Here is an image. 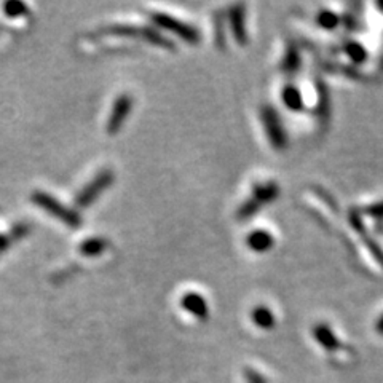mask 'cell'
<instances>
[{
	"instance_id": "6da1fadb",
	"label": "cell",
	"mask_w": 383,
	"mask_h": 383,
	"mask_svg": "<svg viewBox=\"0 0 383 383\" xmlns=\"http://www.w3.org/2000/svg\"><path fill=\"white\" fill-rule=\"evenodd\" d=\"M154 19L156 21V23H158V26H161V28L172 31L174 34L181 35L184 40L190 42V43L198 42V32L193 28H190V26L181 23V21H177L174 18H171V16H166V15H155Z\"/></svg>"
},
{
	"instance_id": "7a4b0ae2",
	"label": "cell",
	"mask_w": 383,
	"mask_h": 383,
	"mask_svg": "<svg viewBox=\"0 0 383 383\" xmlns=\"http://www.w3.org/2000/svg\"><path fill=\"white\" fill-rule=\"evenodd\" d=\"M262 118H263V123H266L267 133H268L272 144L275 145V147H284L286 134L283 131L282 123H279L277 112H275L273 109H266L262 114Z\"/></svg>"
},
{
	"instance_id": "3957f363",
	"label": "cell",
	"mask_w": 383,
	"mask_h": 383,
	"mask_svg": "<svg viewBox=\"0 0 383 383\" xmlns=\"http://www.w3.org/2000/svg\"><path fill=\"white\" fill-rule=\"evenodd\" d=\"M111 182H112V172L111 171L101 172V174L96 176L95 179L85 187V190L82 192V195H80L79 202L82 203L83 206H86V204L98 198L99 193L111 186Z\"/></svg>"
},
{
	"instance_id": "277c9868",
	"label": "cell",
	"mask_w": 383,
	"mask_h": 383,
	"mask_svg": "<svg viewBox=\"0 0 383 383\" xmlns=\"http://www.w3.org/2000/svg\"><path fill=\"white\" fill-rule=\"evenodd\" d=\"M131 106H133V102L129 96H122V98L117 99L114 109H112V112H111L109 123H107L109 133L118 131V128L122 127V123L127 120L129 111H131Z\"/></svg>"
},
{
	"instance_id": "5b68a950",
	"label": "cell",
	"mask_w": 383,
	"mask_h": 383,
	"mask_svg": "<svg viewBox=\"0 0 383 383\" xmlns=\"http://www.w3.org/2000/svg\"><path fill=\"white\" fill-rule=\"evenodd\" d=\"M182 305L187 311H190L192 315H195L198 318H203L208 315V305L206 300H204L202 295H198L197 293H190L187 294L184 299H182Z\"/></svg>"
},
{
	"instance_id": "8992f818",
	"label": "cell",
	"mask_w": 383,
	"mask_h": 383,
	"mask_svg": "<svg viewBox=\"0 0 383 383\" xmlns=\"http://www.w3.org/2000/svg\"><path fill=\"white\" fill-rule=\"evenodd\" d=\"M247 245H250L252 251L263 252L273 245V238L272 235L267 234V231L257 230V231H252V234L247 236Z\"/></svg>"
},
{
	"instance_id": "52a82bcc",
	"label": "cell",
	"mask_w": 383,
	"mask_h": 383,
	"mask_svg": "<svg viewBox=\"0 0 383 383\" xmlns=\"http://www.w3.org/2000/svg\"><path fill=\"white\" fill-rule=\"evenodd\" d=\"M283 99H284V104L288 106L289 109L293 111L300 109L302 98L298 88H294V86H286V90L283 91Z\"/></svg>"
},
{
	"instance_id": "ba28073f",
	"label": "cell",
	"mask_w": 383,
	"mask_h": 383,
	"mask_svg": "<svg viewBox=\"0 0 383 383\" xmlns=\"http://www.w3.org/2000/svg\"><path fill=\"white\" fill-rule=\"evenodd\" d=\"M252 320H254V323L257 326L261 327H272L273 323H275V318L272 315V311L263 309V307H259V309L254 310V313H252Z\"/></svg>"
},
{
	"instance_id": "9c48e42d",
	"label": "cell",
	"mask_w": 383,
	"mask_h": 383,
	"mask_svg": "<svg viewBox=\"0 0 383 383\" xmlns=\"http://www.w3.org/2000/svg\"><path fill=\"white\" fill-rule=\"evenodd\" d=\"M106 246H107V241L95 238V240L86 241L85 245L82 246V251L86 252V254H90V256H96V254H99V252L104 251Z\"/></svg>"
},
{
	"instance_id": "30bf717a",
	"label": "cell",
	"mask_w": 383,
	"mask_h": 383,
	"mask_svg": "<svg viewBox=\"0 0 383 383\" xmlns=\"http://www.w3.org/2000/svg\"><path fill=\"white\" fill-rule=\"evenodd\" d=\"M299 61H298V53H295L294 48H291L288 51V59L284 61V69L286 71H294V69H298Z\"/></svg>"
},
{
	"instance_id": "8fae6325",
	"label": "cell",
	"mask_w": 383,
	"mask_h": 383,
	"mask_svg": "<svg viewBox=\"0 0 383 383\" xmlns=\"http://www.w3.org/2000/svg\"><path fill=\"white\" fill-rule=\"evenodd\" d=\"M320 23L325 26V28H334V23H336V19H334L332 15H321L320 16Z\"/></svg>"
},
{
	"instance_id": "7c38bea8",
	"label": "cell",
	"mask_w": 383,
	"mask_h": 383,
	"mask_svg": "<svg viewBox=\"0 0 383 383\" xmlns=\"http://www.w3.org/2000/svg\"><path fill=\"white\" fill-rule=\"evenodd\" d=\"M247 380H250V383H266V380H263L262 377L259 375L257 372H254V370L247 372Z\"/></svg>"
}]
</instances>
